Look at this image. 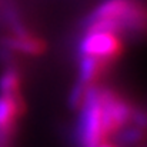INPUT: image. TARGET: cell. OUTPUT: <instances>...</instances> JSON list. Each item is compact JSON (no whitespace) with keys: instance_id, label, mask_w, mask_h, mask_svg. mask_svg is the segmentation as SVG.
Wrapping results in <instances>:
<instances>
[{"instance_id":"3","label":"cell","mask_w":147,"mask_h":147,"mask_svg":"<svg viewBox=\"0 0 147 147\" xmlns=\"http://www.w3.org/2000/svg\"><path fill=\"white\" fill-rule=\"evenodd\" d=\"M121 50L123 45L119 34L106 32H87L79 45L82 56H92L107 63L113 61Z\"/></svg>"},{"instance_id":"9","label":"cell","mask_w":147,"mask_h":147,"mask_svg":"<svg viewBox=\"0 0 147 147\" xmlns=\"http://www.w3.org/2000/svg\"><path fill=\"white\" fill-rule=\"evenodd\" d=\"M87 89H89V86H86V84L77 82V84L73 87V90H71V93H70V98H69L71 107L80 109V106H82V103H83V100H84Z\"/></svg>"},{"instance_id":"5","label":"cell","mask_w":147,"mask_h":147,"mask_svg":"<svg viewBox=\"0 0 147 147\" xmlns=\"http://www.w3.org/2000/svg\"><path fill=\"white\" fill-rule=\"evenodd\" d=\"M130 0H104L89 16L87 22L93 20H119L126 27V17L131 9Z\"/></svg>"},{"instance_id":"4","label":"cell","mask_w":147,"mask_h":147,"mask_svg":"<svg viewBox=\"0 0 147 147\" xmlns=\"http://www.w3.org/2000/svg\"><path fill=\"white\" fill-rule=\"evenodd\" d=\"M22 111L23 101L20 94H0V136L11 133Z\"/></svg>"},{"instance_id":"11","label":"cell","mask_w":147,"mask_h":147,"mask_svg":"<svg viewBox=\"0 0 147 147\" xmlns=\"http://www.w3.org/2000/svg\"><path fill=\"white\" fill-rule=\"evenodd\" d=\"M98 147H113V146H111V144H107V143H101Z\"/></svg>"},{"instance_id":"2","label":"cell","mask_w":147,"mask_h":147,"mask_svg":"<svg viewBox=\"0 0 147 147\" xmlns=\"http://www.w3.org/2000/svg\"><path fill=\"white\" fill-rule=\"evenodd\" d=\"M101 116L106 137L119 131L131 120V106L107 89H101Z\"/></svg>"},{"instance_id":"8","label":"cell","mask_w":147,"mask_h":147,"mask_svg":"<svg viewBox=\"0 0 147 147\" xmlns=\"http://www.w3.org/2000/svg\"><path fill=\"white\" fill-rule=\"evenodd\" d=\"M22 77L17 69L9 67L0 76V94H19Z\"/></svg>"},{"instance_id":"1","label":"cell","mask_w":147,"mask_h":147,"mask_svg":"<svg viewBox=\"0 0 147 147\" xmlns=\"http://www.w3.org/2000/svg\"><path fill=\"white\" fill-rule=\"evenodd\" d=\"M101 89L89 86L84 100L80 106L79 140L82 147H98L106 139L101 116Z\"/></svg>"},{"instance_id":"7","label":"cell","mask_w":147,"mask_h":147,"mask_svg":"<svg viewBox=\"0 0 147 147\" xmlns=\"http://www.w3.org/2000/svg\"><path fill=\"white\" fill-rule=\"evenodd\" d=\"M107 64H109L107 61L96 57L82 56L80 66H79V82L86 86H92Z\"/></svg>"},{"instance_id":"10","label":"cell","mask_w":147,"mask_h":147,"mask_svg":"<svg viewBox=\"0 0 147 147\" xmlns=\"http://www.w3.org/2000/svg\"><path fill=\"white\" fill-rule=\"evenodd\" d=\"M143 137V129L142 127H131V129H127L123 134H121V140L124 143H129V144H133V143H137L140 139Z\"/></svg>"},{"instance_id":"6","label":"cell","mask_w":147,"mask_h":147,"mask_svg":"<svg viewBox=\"0 0 147 147\" xmlns=\"http://www.w3.org/2000/svg\"><path fill=\"white\" fill-rule=\"evenodd\" d=\"M9 49L19 51V53H24V54H30V56H37L42 54L46 50V45L42 39L30 34L26 30H19L14 33V36L7 39Z\"/></svg>"}]
</instances>
